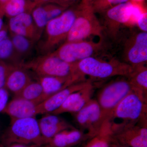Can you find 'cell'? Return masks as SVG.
<instances>
[{"mask_svg": "<svg viewBox=\"0 0 147 147\" xmlns=\"http://www.w3.org/2000/svg\"><path fill=\"white\" fill-rule=\"evenodd\" d=\"M147 119L113 131V143L129 147H147Z\"/></svg>", "mask_w": 147, "mask_h": 147, "instance_id": "cell-10", "label": "cell"}, {"mask_svg": "<svg viewBox=\"0 0 147 147\" xmlns=\"http://www.w3.org/2000/svg\"><path fill=\"white\" fill-rule=\"evenodd\" d=\"M52 0H36L35 1L34 3L35 5H40L42 3L50 1Z\"/></svg>", "mask_w": 147, "mask_h": 147, "instance_id": "cell-34", "label": "cell"}, {"mask_svg": "<svg viewBox=\"0 0 147 147\" xmlns=\"http://www.w3.org/2000/svg\"><path fill=\"white\" fill-rule=\"evenodd\" d=\"M38 121L42 137L48 142L61 131L74 128L70 124L57 115L47 114Z\"/></svg>", "mask_w": 147, "mask_h": 147, "instance_id": "cell-17", "label": "cell"}, {"mask_svg": "<svg viewBox=\"0 0 147 147\" xmlns=\"http://www.w3.org/2000/svg\"><path fill=\"white\" fill-rule=\"evenodd\" d=\"M113 134L112 122L107 117L102 122L97 134L90 138L84 147H111Z\"/></svg>", "mask_w": 147, "mask_h": 147, "instance_id": "cell-20", "label": "cell"}, {"mask_svg": "<svg viewBox=\"0 0 147 147\" xmlns=\"http://www.w3.org/2000/svg\"><path fill=\"white\" fill-rule=\"evenodd\" d=\"M11 34L10 38L14 49L24 60V58L30 56L33 49L34 41L26 37L19 35Z\"/></svg>", "mask_w": 147, "mask_h": 147, "instance_id": "cell-24", "label": "cell"}, {"mask_svg": "<svg viewBox=\"0 0 147 147\" xmlns=\"http://www.w3.org/2000/svg\"><path fill=\"white\" fill-rule=\"evenodd\" d=\"M9 92L5 88H0V113H3L8 103Z\"/></svg>", "mask_w": 147, "mask_h": 147, "instance_id": "cell-29", "label": "cell"}, {"mask_svg": "<svg viewBox=\"0 0 147 147\" xmlns=\"http://www.w3.org/2000/svg\"><path fill=\"white\" fill-rule=\"evenodd\" d=\"M9 28L11 33L26 37L34 42L40 40L42 33L38 28L31 14L28 12L10 18Z\"/></svg>", "mask_w": 147, "mask_h": 147, "instance_id": "cell-13", "label": "cell"}, {"mask_svg": "<svg viewBox=\"0 0 147 147\" xmlns=\"http://www.w3.org/2000/svg\"><path fill=\"white\" fill-rule=\"evenodd\" d=\"M95 86L91 82L82 89L71 94L57 110L50 114L60 115L64 113L75 114L92 98Z\"/></svg>", "mask_w": 147, "mask_h": 147, "instance_id": "cell-14", "label": "cell"}, {"mask_svg": "<svg viewBox=\"0 0 147 147\" xmlns=\"http://www.w3.org/2000/svg\"><path fill=\"white\" fill-rule=\"evenodd\" d=\"M2 133V131H1V126H0V139H1V136Z\"/></svg>", "mask_w": 147, "mask_h": 147, "instance_id": "cell-38", "label": "cell"}, {"mask_svg": "<svg viewBox=\"0 0 147 147\" xmlns=\"http://www.w3.org/2000/svg\"><path fill=\"white\" fill-rule=\"evenodd\" d=\"M137 26L142 31L147 32V12L141 13L137 18Z\"/></svg>", "mask_w": 147, "mask_h": 147, "instance_id": "cell-30", "label": "cell"}, {"mask_svg": "<svg viewBox=\"0 0 147 147\" xmlns=\"http://www.w3.org/2000/svg\"><path fill=\"white\" fill-rule=\"evenodd\" d=\"M7 37H8V32L7 30L3 28L0 31V42Z\"/></svg>", "mask_w": 147, "mask_h": 147, "instance_id": "cell-33", "label": "cell"}, {"mask_svg": "<svg viewBox=\"0 0 147 147\" xmlns=\"http://www.w3.org/2000/svg\"><path fill=\"white\" fill-rule=\"evenodd\" d=\"M124 62L133 67L145 65L147 61V32H133L125 41L122 54Z\"/></svg>", "mask_w": 147, "mask_h": 147, "instance_id": "cell-11", "label": "cell"}, {"mask_svg": "<svg viewBox=\"0 0 147 147\" xmlns=\"http://www.w3.org/2000/svg\"><path fill=\"white\" fill-rule=\"evenodd\" d=\"M91 82L87 80L77 82L51 96L38 105L39 115L53 113L60 107L71 94L82 89Z\"/></svg>", "mask_w": 147, "mask_h": 147, "instance_id": "cell-15", "label": "cell"}, {"mask_svg": "<svg viewBox=\"0 0 147 147\" xmlns=\"http://www.w3.org/2000/svg\"><path fill=\"white\" fill-rule=\"evenodd\" d=\"M76 64L77 71L82 76L96 79L117 76L128 78L134 70L131 65L115 59L106 61L96 57H90Z\"/></svg>", "mask_w": 147, "mask_h": 147, "instance_id": "cell-3", "label": "cell"}, {"mask_svg": "<svg viewBox=\"0 0 147 147\" xmlns=\"http://www.w3.org/2000/svg\"><path fill=\"white\" fill-rule=\"evenodd\" d=\"M92 3L93 0H82L65 42L85 40L92 36L104 39L103 27L95 14Z\"/></svg>", "mask_w": 147, "mask_h": 147, "instance_id": "cell-2", "label": "cell"}, {"mask_svg": "<svg viewBox=\"0 0 147 147\" xmlns=\"http://www.w3.org/2000/svg\"><path fill=\"white\" fill-rule=\"evenodd\" d=\"M14 97L21 98L39 103L47 99L40 82L38 81L35 82L32 80Z\"/></svg>", "mask_w": 147, "mask_h": 147, "instance_id": "cell-23", "label": "cell"}, {"mask_svg": "<svg viewBox=\"0 0 147 147\" xmlns=\"http://www.w3.org/2000/svg\"><path fill=\"white\" fill-rule=\"evenodd\" d=\"M40 103L18 97H14L6 106L2 113L11 119L35 117L39 115Z\"/></svg>", "mask_w": 147, "mask_h": 147, "instance_id": "cell-16", "label": "cell"}, {"mask_svg": "<svg viewBox=\"0 0 147 147\" xmlns=\"http://www.w3.org/2000/svg\"><path fill=\"white\" fill-rule=\"evenodd\" d=\"M75 114V121L79 129L90 138L94 137L99 131L105 118L102 116L97 100L92 98L85 106Z\"/></svg>", "mask_w": 147, "mask_h": 147, "instance_id": "cell-12", "label": "cell"}, {"mask_svg": "<svg viewBox=\"0 0 147 147\" xmlns=\"http://www.w3.org/2000/svg\"><path fill=\"white\" fill-rule=\"evenodd\" d=\"M3 28V20L1 17H0V31Z\"/></svg>", "mask_w": 147, "mask_h": 147, "instance_id": "cell-35", "label": "cell"}, {"mask_svg": "<svg viewBox=\"0 0 147 147\" xmlns=\"http://www.w3.org/2000/svg\"><path fill=\"white\" fill-rule=\"evenodd\" d=\"M78 11V8L65 10L47 23L44 29V39L40 45V50L44 55L52 53L65 42Z\"/></svg>", "mask_w": 147, "mask_h": 147, "instance_id": "cell-5", "label": "cell"}, {"mask_svg": "<svg viewBox=\"0 0 147 147\" xmlns=\"http://www.w3.org/2000/svg\"><path fill=\"white\" fill-rule=\"evenodd\" d=\"M134 70L128 77L134 92L147 98V69L145 65L133 67Z\"/></svg>", "mask_w": 147, "mask_h": 147, "instance_id": "cell-22", "label": "cell"}, {"mask_svg": "<svg viewBox=\"0 0 147 147\" xmlns=\"http://www.w3.org/2000/svg\"><path fill=\"white\" fill-rule=\"evenodd\" d=\"M0 147H4L1 144H0Z\"/></svg>", "mask_w": 147, "mask_h": 147, "instance_id": "cell-39", "label": "cell"}, {"mask_svg": "<svg viewBox=\"0 0 147 147\" xmlns=\"http://www.w3.org/2000/svg\"><path fill=\"white\" fill-rule=\"evenodd\" d=\"M8 147H52L49 144L41 145V146H28V145H25L19 144H14L11 145Z\"/></svg>", "mask_w": 147, "mask_h": 147, "instance_id": "cell-32", "label": "cell"}, {"mask_svg": "<svg viewBox=\"0 0 147 147\" xmlns=\"http://www.w3.org/2000/svg\"><path fill=\"white\" fill-rule=\"evenodd\" d=\"M31 15L38 28L41 32H43L46 25L50 21L45 6H38L34 9Z\"/></svg>", "mask_w": 147, "mask_h": 147, "instance_id": "cell-26", "label": "cell"}, {"mask_svg": "<svg viewBox=\"0 0 147 147\" xmlns=\"http://www.w3.org/2000/svg\"><path fill=\"white\" fill-rule=\"evenodd\" d=\"M90 138L79 129H65L50 139L48 144L52 147H76Z\"/></svg>", "mask_w": 147, "mask_h": 147, "instance_id": "cell-18", "label": "cell"}, {"mask_svg": "<svg viewBox=\"0 0 147 147\" xmlns=\"http://www.w3.org/2000/svg\"><path fill=\"white\" fill-rule=\"evenodd\" d=\"M147 99L134 91L124 98L108 117L113 131L124 125L147 119Z\"/></svg>", "mask_w": 147, "mask_h": 147, "instance_id": "cell-4", "label": "cell"}, {"mask_svg": "<svg viewBox=\"0 0 147 147\" xmlns=\"http://www.w3.org/2000/svg\"><path fill=\"white\" fill-rule=\"evenodd\" d=\"M32 81L27 69L21 66H13L7 78L5 88L16 96Z\"/></svg>", "mask_w": 147, "mask_h": 147, "instance_id": "cell-19", "label": "cell"}, {"mask_svg": "<svg viewBox=\"0 0 147 147\" xmlns=\"http://www.w3.org/2000/svg\"><path fill=\"white\" fill-rule=\"evenodd\" d=\"M53 1L57 3L58 5L67 8V6L78 0H52Z\"/></svg>", "mask_w": 147, "mask_h": 147, "instance_id": "cell-31", "label": "cell"}, {"mask_svg": "<svg viewBox=\"0 0 147 147\" xmlns=\"http://www.w3.org/2000/svg\"><path fill=\"white\" fill-rule=\"evenodd\" d=\"M133 91V87L126 77L114 80L102 87L98 94L96 100L104 118L110 115L124 98Z\"/></svg>", "mask_w": 147, "mask_h": 147, "instance_id": "cell-8", "label": "cell"}, {"mask_svg": "<svg viewBox=\"0 0 147 147\" xmlns=\"http://www.w3.org/2000/svg\"><path fill=\"white\" fill-rule=\"evenodd\" d=\"M111 147H129L125 146H121V145L117 144H115V143H112Z\"/></svg>", "mask_w": 147, "mask_h": 147, "instance_id": "cell-36", "label": "cell"}, {"mask_svg": "<svg viewBox=\"0 0 147 147\" xmlns=\"http://www.w3.org/2000/svg\"><path fill=\"white\" fill-rule=\"evenodd\" d=\"M22 66L30 69L38 77L52 76L64 77L79 75L76 63H69L59 58L49 54L33 59L24 63Z\"/></svg>", "mask_w": 147, "mask_h": 147, "instance_id": "cell-6", "label": "cell"}, {"mask_svg": "<svg viewBox=\"0 0 147 147\" xmlns=\"http://www.w3.org/2000/svg\"><path fill=\"white\" fill-rule=\"evenodd\" d=\"M0 61L13 66H22L24 60L16 53L10 38L7 37L0 42Z\"/></svg>", "mask_w": 147, "mask_h": 147, "instance_id": "cell-21", "label": "cell"}, {"mask_svg": "<svg viewBox=\"0 0 147 147\" xmlns=\"http://www.w3.org/2000/svg\"><path fill=\"white\" fill-rule=\"evenodd\" d=\"M13 66L0 61V88H5L7 78Z\"/></svg>", "mask_w": 147, "mask_h": 147, "instance_id": "cell-28", "label": "cell"}, {"mask_svg": "<svg viewBox=\"0 0 147 147\" xmlns=\"http://www.w3.org/2000/svg\"><path fill=\"white\" fill-rule=\"evenodd\" d=\"M7 1V0H0V1L2 3H5Z\"/></svg>", "mask_w": 147, "mask_h": 147, "instance_id": "cell-37", "label": "cell"}, {"mask_svg": "<svg viewBox=\"0 0 147 147\" xmlns=\"http://www.w3.org/2000/svg\"><path fill=\"white\" fill-rule=\"evenodd\" d=\"M35 1H36V0H35Z\"/></svg>", "mask_w": 147, "mask_h": 147, "instance_id": "cell-40", "label": "cell"}, {"mask_svg": "<svg viewBox=\"0 0 147 147\" xmlns=\"http://www.w3.org/2000/svg\"><path fill=\"white\" fill-rule=\"evenodd\" d=\"M34 4L29 5L26 0H7L5 3V11L10 18L27 12L29 7L33 8Z\"/></svg>", "mask_w": 147, "mask_h": 147, "instance_id": "cell-25", "label": "cell"}, {"mask_svg": "<svg viewBox=\"0 0 147 147\" xmlns=\"http://www.w3.org/2000/svg\"><path fill=\"white\" fill-rule=\"evenodd\" d=\"M0 144L8 147L14 144L41 146L48 142L41 135L38 121L30 117L11 119L9 126L2 133Z\"/></svg>", "mask_w": 147, "mask_h": 147, "instance_id": "cell-1", "label": "cell"}, {"mask_svg": "<svg viewBox=\"0 0 147 147\" xmlns=\"http://www.w3.org/2000/svg\"><path fill=\"white\" fill-rule=\"evenodd\" d=\"M129 0H95L92 5L95 12H103L115 6L129 1Z\"/></svg>", "mask_w": 147, "mask_h": 147, "instance_id": "cell-27", "label": "cell"}, {"mask_svg": "<svg viewBox=\"0 0 147 147\" xmlns=\"http://www.w3.org/2000/svg\"><path fill=\"white\" fill-rule=\"evenodd\" d=\"M135 6L130 2L115 6L103 12V32L109 37L116 40L120 29L133 16Z\"/></svg>", "mask_w": 147, "mask_h": 147, "instance_id": "cell-9", "label": "cell"}, {"mask_svg": "<svg viewBox=\"0 0 147 147\" xmlns=\"http://www.w3.org/2000/svg\"><path fill=\"white\" fill-rule=\"evenodd\" d=\"M104 42V39L98 42L86 40L65 42L50 54L67 62L76 63L90 57H96L95 55L105 48Z\"/></svg>", "mask_w": 147, "mask_h": 147, "instance_id": "cell-7", "label": "cell"}]
</instances>
